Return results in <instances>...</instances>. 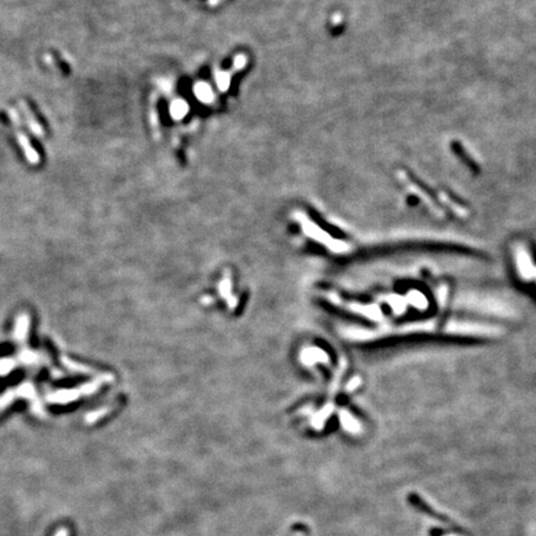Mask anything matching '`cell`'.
<instances>
[{
  "instance_id": "3957f363",
  "label": "cell",
  "mask_w": 536,
  "mask_h": 536,
  "mask_svg": "<svg viewBox=\"0 0 536 536\" xmlns=\"http://www.w3.org/2000/svg\"><path fill=\"white\" fill-rule=\"evenodd\" d=\"M20 107L23 108V113L25 114L26 122H28V126L30 127V129H31L32 133H34L35 135H38V137H43V135L45 134L43 126H41L40 123L36 120L35 116L32 114L31 111H30V108L26 106V103H24V102L20 103Z\"/></svg>"
},
{
  "instance_id": "7a4b0ae2",
  "label": "cell",
  "mask_w": 536,
  "mask_h": 536,
  "mask_svg": "<svg viewBox=\"0 0 536 536\" xmlns=\"http://www.w3.org/2000/svg\"><path fill=\"white\" fill-rule=\"evenodd\" d=\"M16 139H17V141H19L20 147H22V148H23L24 154H25L26 159H28V162L31 163V164H38V163L40 162V159H39L38 153H36L35 150H34V148H32L31 144L29 143L28 137H26L25 134L20 132V133H16Z\"/></svg>"
},
{
  "instance_id": "277c9868",
  "label": "cell",
  "mask_w": 536,
  "mask_h": 536,
  "mask_svg": "<svg viewBox=\"0 0 536 536\" xmlns=\"http://www.w3.org/2000/svg\"><path fill=\"white\" fill-rule=\"evenodd\" d=\"M55 536H70V531H68V529H66V528H60L56 531Z\"/></svg>"
},
{
  "instance_id": "6da1fadb",
  "label": "cell",
  "mask_w": 536,
  "mask_h": 536,
  "mask_svg": "<svg viewBox=\"0 0 536 536\" xmlns=\"http://www.w3.org/2000/svg\"><path fill=\"white\" fill-rule=\"evenodd\" d=\"M407 501L409 504L416 509V510L420 511V513L426 514L427 516H431L432 519L438 520L439 523L445 524V525L450 526V528H452L453 530H456L457 532H460V534H466L467 532V530L464 528H462L458 523H456L454 520H452L451 517H448L445 514L439 513L438 510H436L435 508H432V505H430L428 503L424 502L423 499L418 495V494H416V493L408 494Z\"/></svg>"
}]
</instances>
